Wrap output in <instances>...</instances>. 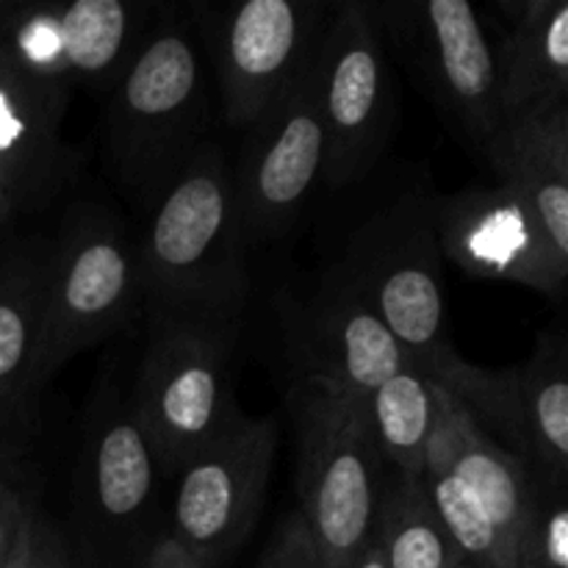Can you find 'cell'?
<instances>
[{
    "label": "cell",
    "mask_w": 568,
    "mask_h": 568,
    "mask_svg": "<svg viewBox=\"0 0 568 568\" xmlns=\"http://www.w3.org/2000/svg\"><path fill=\"white\" fill-rule=\"evenodd\" d=\"M166 480L139 425L131 392L100 383L83 414L70 477V510L61 525L87 568H142L166 538Z\"/></svg>",
    "instance_id": "obj_3"
},
{
    "label": "cell",
    "mask_w": 568,
    "mask_h": 568,
    "mask_svg": "<svg viewBox=\"0 0 568 568\" xmlns=\"http://www.w3.org/2000/svg\"><path fill=\"white\" fill-rule=\"evenodd\" d=\"M475 425L514 453L541 486L568 483V349L560 327L541 331L530 358L505 369H480L458 353L433 372Z\"/></svg>",
    "instance_id": "obj_11"
},
{
    "label": "cell",
    "mask_w": 568,
    "mask_h": 568,
    "mask_svg": "<svg viewBox=\"0 0 568 568\" xmlns=\"http://www.w3.org/2000/svg\"><path fill=\"white\" fill-rule=\"evenodd\" d=\"M433 231L442 258L477 281H508L558 300L568 258L514 189L469 186L433 194Z\"/></svg>",
    "instance_id": "obj_15"
},
{
    "label": "cell",
    "mask_w": 568,
    "mask_h": 568,
    "mask_svg": "<svg viewBox=\"0 0 568 568\" xmlns=\"http://www.w3.org/2000/svg\"><path fill=\"white\" fill-rule=\"evenodd\" d=\"M453 568H480L477 564H469V560H460V564H455Z\"/></svg>",
    "instance_id": "obj_35"
},
{
    "label": "cell",
    "mask_w": 568,
    "mask_h": 568,
    "mask_svg": "<svg viewBox=\"0 0 568 568\" xmlns=\"http://www.w3.org/2000/svg\"><path fill=\"white\" fill-rule=\"evenodd\" d=\"M0 53L33 81L72 92L59 3H6Z\"/></svg>",
    "instance_id": "obj_25"
},
{
    "label": "cell",
    "mask_w": 568,
    "mask_h": 568,
    "mask_svg": "<svg viewBox=\"0 0 568 568\" xmlns=\"http://www.w3.org/2000/svg\"><path fill=\"white\" fill-rule=\"evenodd\" d=\"M258 568H331L297 514L283 521L281 530L272 536Z\"/></svg>",
    "instance_id": "obj_27"
},
{
    "label": "cell",
    "mask_w": 568,
    "mask_h": 568,
    "mask_svg": "<svg viewBox=\"0 0 568 568\" xmlns=\"http://www.w3.org/2000/svg\"><path fill=\"white\" fill-rule=\"evenodd\" d=\"M277 453L272 416H239L172 480L166 536L214 568L231 558L258 521Z\"/></svg>",
    "instance_id": "obj_12"
},
{
    "label": "cell",
    "mask_w": 568,
    "mask_h": 568,
    "mask_svg": "<svg viewBox=\"0 0 568 568\" xmlns=\"http://www.w3.org/2000/svg\"><path fill=\"white\" fill-rule=\"evenodd\" d=\"M372 442L388 471L422 477L425 455L444 408V388L416 364H405L361 397Z\"/></svg>",
    "instance_id": "obj_22"
},
{
    "label": "cell",
    "mask_w": 568,
    "mask_h": 568,
    "mask_svg": "<svg viewBox=\"0 0 568 568\" xmlns=\"http://www.w3.org/2000/svg\"><path fill=\"white\" fill-rule=\"evenodd\" d=\"M239 331L203 316H148V344L128 392L166 480L242 416L233 372Z\"/></svg>",
    "instance_id": "obj_4"
},
{
    "label": "cell",
    "mask_w": 568,
    "mask_h": 568,
    "mask_svg": "<svg viewBox=\"0 0 568 568\" xmlns=\"http://www.w3.org/2000/svg\"><path fill=\"white\" fill-rule=\"evenodd\" d=\"M497 44L505 111L510 116L544 103H568V3L503 0Z\"/></svg>",
    "instance_id": "obj_20"
},
{
    "label": "cell",
    "mask_w": 568,
    "mask_h": 568,
    "mask_svg": "<svg viewBox=\"0 0 568 568\" xmlns=\"http://www.w3.org/2000/svg\"><path fill=\"white\" fill-rule=\"evenodd\" d=\"M26 220H31L26 205L20 203V197H17V192L11 189V183L0 175V247L22 231Z\"/></svg>",
    "instance_id": "obj_31"
},
{
    "label": "cell",
    "mask_w": 568,
    "mask_h": 568,
    "mask_svg": "<svg viewBox=\"0 0 568 568\" xmlns=\"http://www.w3.org/2000/svg\"><path fill=\"white\" fill-rule=\"evenodd\" d=\"M70 94L33 81L0 53V175L28 216L50 209L72 181L75 155L64 142Z\"/></svg>",
    "instance_id": "obj_16"
},
{
    "label": "cell",
    "mask_w": 568,
    "mask_h": 568,
    "mask_svg": "<svg viewBox=\"0 0 568 568\" xmlns=\"http://www.w3.org/2000/svg\"><path fill=\"white\" fill-rule=\"evenodd\" d=\"M444 258L433 231V194L408 189L347 236L333 270L397 338L410 364L433 375L455 349L447 338Z\"/></svg>",
    "instance_id": "obj_6"
},
{
    "label": "cell",
    "mask_w": 568,
    "mask_h": 568,
    "mask_svg": "<svg viewBox=\"0 0 568 568\" xmlns=\"http://www.w3.org/2000/svg\"><path fill=\"white\" fill-rule=\"evenodd\" d=\"M3 11H6V3H0V26H3Z\"/></svg>",
    "instance_id": "obj_36"
},
{
    "label": "cell",
    "mask_w": 568,
    "mask_h": 568,
    "mask_svg": "<svg viewBox=\"0 0 568 568\" xmlns=\"http://www.w3.org/2000/svg\"><path fill=\"white\" fill-rule=\"evenodd\" d=\"M347 568H388V566H386V560H383L377 544L369 538V541H366V547L355 555L353 564H349Z\"/></svg>",
    "instance_id": "obj_34"
},
{
    "label": "cell",
    "mask_w": 568,
    "mask_h": 568,
    "mask_svg": "<svg viewBox=\"0 0 568 568\" xmlns=\"http://www.w3.org/2000/svg\"><path fill=\"white\" fill-rule=\"evenodd\" d=\"M194 33L233 131L264 120L316 55L327 6L314 0H242L192 6Z\"/></svg>",
    "instance_id": "obj_9"
},
{
    "label": "cell",
    "mask_w": 568,
    "mask_h": 568,
    "mask_svg": "<svg viewBox=\"0 0 568 568\" xmlns=\"http://www.w3.org/2000/svg\"><path fill=\"white\" fill-rule=\"evenodd\" d=\"M483 161L494 183L525 200L552 247L568 258V103L510 116Z\"/></svg>",
    "instance_id": "obj_17"
},
{
    "label": "cell",
    "mask_w": 568,
    "mask_h": 568,
    "mask_svg": "<svg viewBox=\"0 0 568 568\" xmlns=\"http://www.w3.org/2000/svg\"><path fill=\"white\" fill-rule=\"evenodd\" d=\"M277 322L297 388L364 397L410 364L397 338L333 266L292 288Z\"/></svg>",
    "instance_id": "obj_14"
},
{
    "label": "cell",
    "mask_w": 568,
    "mask_h": 568,
    "mask_svg": "<svg viewBox=\"0 0 568 568\" xmlns=\"http://www.w3.org/2000/svg\"><path fill=\"white\" fill-rule=\"evenodd\" d=\"M386 48L397 53L427 103L475 155L508 122L497 44L469 0L372 3Z\"/></svg>",
    "instance_id": "obj_7"
},
{
    "label": "cell",
    "mask_w": 568,
    "mask_h": 568,
    "mask_svg": "<svg viewBox=\"0 0 568 568\" xmlns=\"http://www.w3.org/2000/svg\"><path fill=\"white\" fill-rule=\"evenodd\" d=\"M142 211L136 242L144 314L242 325L250 297L247 244L225 148L205 139Z\"/></svg>",
    "instance_id": "obj_1"
},
{
    "label": "cell",
    "mask_w": 568,
    "mask_h": 568,
    "mask_svg": "<svg viewBox=\"0 0 568 568\" xmlns=\"http://www.w3.org/2000/svg\"><path fill=\"white\" fill-rule=\"evenodd\" d=\"M31 508H33V499L31 505H28V516H26V525H22L20 541H17L14 552H11L6 568H31Z\"/></svg>",
    "instance_id": "obj_33"
},
{
    "label": "cell",
    "mask_w": 568,
    "mask_h": 568,
    "mask_svg": "<svg viewBox=\"0 0 568 568\" xmlns=\"http://www.w3.org/2000/svg\"><path fill=\"white\" fill-rule=\"evenodd\" d=\"M427 449L442 455L449 469L466 483L516 555V538L544 488L541 480L514 453L494 444L447 392Z\"/></svg>",
    "instance_id": "obj_19"
},
{
    "label": "cell",
    "mask_w": 568,
    "mask_h": 568,
    "mask_svg": "<svg viewBox=\"0 0 568 568\" xmlns=\"http://www.w3.org/2000/svg\"><path fill=\"white\" fill-rule=\"evenodd\" d=\"M372 541L388 568H453L464 560L438 521L422 477L403 471L386 469Z\"/></svg>",
    "instance_id": "obj_23"
},
{
    "label": "cell",
    "mask_w": 568,
    "mask_h": 568,
    "mask_svg": "<svg viewBox=\"0 0 568 568\" xmlns=\"http://www.w3.org/2000/svg\"><path fill=\"white\" fill-rule=\"evenodd\" d=\"M50 239L53 253L37 361L39 388L75 355L144 314L136 231L114 209L72 203Z\"/></svg>",
    "instance_id": "obj_5"
},
{
    "label": "cell",
    "mask_w": 568,
    "mask_h": 568,
    "mask_svg": "<svg viewBox=\"0 0 568 568\" xmlns=\"http://www.w3.org/2000/svg\"><path fill=\"white\" fill-rule=\"evenodd\" d=\"M300 521L331 568H347L366 547L381 499V453L353 394L294 388Z\"/></svg>",
    "instance_id": "obj_8"
},
{
    "label": "cell",
    "mask_w": 568,
    "mask_h": 568,
    "mask_svg": "<svg viewBox=\"0 0 568 568\" xmlns=\"http://www.w3.org/2000/svg\"><path fill=\"white\" fill-rule=\"evenodd\" d=\"M325 159L327 139L316 98L314 55L292 92L264 120L244 131L242 153L231 161L247 253L277 242L297 225L316 186H325Z\"/></svg>",
    "instance_id": "obj_13"
},
{
    "label": "cell",
    "mask_w": 568,
    "mask_h": 568,
    "mask_svg": "<svg viewBox=\"0 0 568 568\" xmlns=\"http://www.w3.org/2000/svg\"><path fill=\"white\" fill-rule=\"evenodd\" d=\"M50 253V233L26 227L0 247V405L33 416Z\"/></svg>",
    "instance_id": "obj_18"
},
{
    "label": "cell",
    "mask_w": 568,
    "mask_h": 568,
    "mask_svg": "<svg viewBox=\"0 0 568 568\" xmlns=\"http://www.w3.org/2000/svg\"><path fill=\"white\" fill-rule=\"evenodd\" d=\"M316 98L327 139L325 186H355L381 164L397 128L394 72L369 0L327 6Z\"/></svg>",
    "instance_id": "obj_10"
},
{
    "label": "cell",
    "mask_w": 568,
    "mask_h": 568,
    "mask_svg": "<svg viewBox=\"0 0 568 568\" xmlns=\"http://www.w3.org/2000/svg\"><path fill=\"white\" fill-rule=\"evenodd\" d=\"M37 416L0 405V477L22 483V458L31 447Z\"/></svg>",
    "instance_id": "obj_29"
},
{
    "label": "cell",
    "mask_w": 568,
    "mask_h": 568,
    "mask_svg": "<svg viewBox=\"0 0 568 568\" xmlns=\"http://www.w3.org/2000/svg\"><path fill=\"white\" fill-rule=\"evenodd\" d=\"M422 486L460 558L480 568H516V555L508 538L488 519L466 483L433 449L425 455Z\"/></svg>",
    "instance_id": "obj_24"
},
{
    "label": "cell",
    "mask_w": 568,
    "mask_h": 568,
    "mask_svg": "<svg viewBox=\"0 0 568 568\" xmlns=\"http://www.w3.org/2000/svg\"><path fill=\"white\" fill-rule=\"evenodd\" d=\"M516 568H568L566 491H538L516 538Z\"/></svg>",
    "instance_id": "obj_26"
},
{
    "label": "cell",
    "mask_w": 568,
    "mask_h": 568,
    "mask_svg": "<svg viewBox=\"0 0 568 568\" xmlns=\"http://www.w3.org/2000/svg\"><path fill=\"white\" fill-rule=\"evenodd\" d=\"M211 103L214 89L192 17L155 6L153 26L109 92L103 116L116 183L142 209L211 139Z\"/></svg>",
    "instance_id": "obj_2"
},
{
    "label": "cell",
    "mask_w": 568,
    "mask_h": 568,
    "mask_svg": "<svg viewBox=\"0 0 568 568\" xmlns=\"http://www.w3.org/2000/svg\"><path fill=\"white\" fill-rule=\"evenodd\" d=\"M31 499L33 494L31 488H26V483L0 477V568H6L17 541H20Z\"/></svg>",
    "instance_id": "obj_30"
},
{
    "label": "cell",
    "mask_w": 568,
    "mask_h": 568,
    "mask_svg": "<svg viewBox=\"0 0 568 568\" xmlns=\"http://www.w3.org/2000/svg\"><path fill=\"white\" fill-rule=\"evenodd\" d=\"M142 568H211L209 564L192 555L189 549H183L181 544L172 541L170 536L161 538L159 544L153 547V552L148 555Z\"/></svg>",
    "instance_id": "obj_32"
},
{
    "label": "cell",
    "mask_w": 568,
    "mask_h": 568,
    "mask_svg": "<svg viewBox=\"0 0 568 568\" xmlns=\"http://www.w3.org/2000/svg\"><path fill=\"white\" fill-rule=\"evenodd\" d=\"M155 6L139 0H75L59 3L67 72L72 89L109 94L142 48Z\"/></svg>",
    "instance_id": "obj_21"
},
{
    "label": "cell",
    "mask_w": 568,
    "mask_h": 568,
    "mask_svg": "<svg viewBox=\"0 0 568 568\" xmlns=\"http://www.w3.org/2000/svg\"><path fill=\"white\" fill-rule=\"evenodd\" d=\"M31 568H87L67 544L59 521L50 519L37 499L31 508Z\"/></svg>",
    "instance_id": "obj_28"
}]
</instances>
